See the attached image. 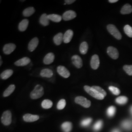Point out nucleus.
<instances>
[{
	"instance_id": "nucleus-1",
	"label": "nucleus",
	"mask_w": 132,
	"mask_h": 132,
	"mask_svg": "<svg viewBox=\"0 0 132 132\" xmlns=\"http://www.w3.org/2000/svg\"><path fill=\"white\" fill-rule=\"evenodd\" d=\"M85 91L90 95L96 99L102 100L106 96L107 93L102 88L97 86H94L90 87L86 85L84 87Z\"/></svg>"
},
{
	"instance_id": "nucleus-2",
	"label": "nucleus",
	"mask_w": 132,
	"mask_h": 132,
	"mask_svg": "<svg viewBox=\"0 0 132 132\" xmlns=\"http://www.w3.org/2000/svg\"><path fill=\"white\" fill-rule=\"evenodd\" d=\"M44 94V88L41 85H37L34 88V90L31 92L30 96L31 99H38L41 97Z\"/></svg>"
},
{
	"instance_id": "nucleus-3",
	"label": "nucleus",
	"mask_w": 132,
	"mask_h": 132,
	"mask_svg": "<svg viewBox=\"0 0 132 132\" xmlns=\"http://www.w3.org/2000/svg\"><path fill=\"white\" fill-rule=\"evenodd\" d=\"M107 28L109 33L112 35L114 38L118 40L121 39L122 35L114 25L110 24L107 26Z\"/></svg>"
},
{
	"instance_id": "nucleus-4",
	"label": "nucleus",
	"mask_w": 132,
	"mask_h": 132,
	"mask_svg": "<svg viewBox=\"0 0 132 132\" xmlns=\"http://www.w3.org/2000/svg\"><path fill=\"white\" fill-rule=\"evenodd\" d=\"M1 122L5 126H8L11 124L12 122V114L10 111H6L3 113Z\"/></svg>"
},
{
	"instance_id": "nucleus-5",
	"label": "nucleus",
	"mask_w": 132,
	"mask_h": 132,
	"mask_svg": "<svg viewBox=\"0 0 132 132\" xmlns=\"http://www.w3.org/2000/svg\"><path fill=\"white\" fill-rule=\"evenodd\" d=\"M75 102L76 103L79 104L86 108H89L91 105V102L90 100L81 96H78L76 97Z\"/></svg>"
},
{
	"instance_id": "nucleus-6",
	"label": "nucleus",
	"mask_w": 132,
	"mask_h": 132,
	"mask_svg": "<svg viewBox=\"0 0 132 132\" xmlns=\"http://www.w3.org/2000/svg\"><path fill=\"white\" fill-rule=\"evenodd\" d=\"M57 71L59 75L65 78L69 77L71 75L70 71L64 66H58L57 68Z\"/></svg>"
},
{
	"instance_id": "nucleus-7",
	"label": "nucleus",
	"mask_w": 132,
	"mask_h": 132,
	"mask_svg": "<svg viewBox=\"0 0 132 132\" xmlns=\"http://www.w3.org/2000/svg\"><path fill=\"white\" fill-rule=\"evenodd\" d=\"M76 16L77 14L75 11L70 10L67 11L65 13H64L62 16V19L64 21H68L75 19Z\"/></svg>"
},
{
	"instance_id": "nucleus-8",
	"label": "nucleus",
	"mask_w": 132,
	"mask_h": 132,
	"mask_svg": "<svg viewBox=\"0 0 132 132\" xmlns=\"http://www.w3.org/2000/svg\"><path fill=\"white\" fill-rule=\"evenodd\" d=\"M107 53L109 56L113 59H117L119 57V52L118 50L113 47H109L107 48Z\"/></svg>"
},
{
	"instance_id": "nucleus-9",
	"label": "nucleus",
	"mask_w": 132,
	"mask_h": 132,
	"mask_svg": "<svg viewBox=\"0 0 132 132\" xmlns=\"http://www.w3.org/2000/svg\"><path fill=\"white\" fill-rule=\"evenodd\" d=\"M100 65L99 57L96 55L94 54L90 60V66L93 70H97Z\"/></svg>"
},
{
	"instance_id": "nucleus-10",
	"label": "nucleus",
	"mask_w": 132,
	"mask_h": 132,
	"mask_svg": "<svg viewBox=\"0 0 132 132\" xmlns=\"http://www.w3.org/2000/svg\"><path fill=\"white\" fill-rule=\"evenodd\" d=\"M71 61L74 66L78 69H80L83 66V61L81 58L77 55H75L71 57Z\"/></svg>"
},
{
	"instance_id": "nucleus-11",
	"label": "nucleus",
	"mask_w": 132,
	"mask_h": 132,
	"mask_svg": "<svg viewBox=\"0 0 132 132\" xmlns=\"http://www.w3.org/2000/svg\"><path fill=\"white\" fill-rule=\"evenodd\" d=\"M16 47V45L12 43L5 44L3 47V52L5 54L9 55L14 51Z\"/></svg>"
},
{
	"instance_id": "nucleus-12",
	"label": "nucleus",
	"mask_w": 132,
	"mask_h": 132,
	"mask_svg": "<svg viewBox=\"0 0 132 132\" xmlns=\"http://www.w3.org/2000/svg\"><path fill=\"white\" fill-rule=\"evenodd\" d=\"M39 44V39L37 37L33 38L29 43L28 45V50L32 52H33L36 48L37 47Z\"/></svg>"
},
{
	"instance_id": "nucleus-13",
	"label": "nucleus",
	"mask_w": 132,
	"mask_h": 132,
	"mask_svg": "<svg viewBox=\"0 0 132 132\" xmlns=\"http://www.w3.org/2000/svg\"><path fill=\"white\" fill-rule=\"evenodd\" d=\"M39 117L38 115H33L29 113L26 114L23 117L24 121L28 122L36 121L39 119Z\"/></svg>"
},
{
	"instance_id": "nucleus-14",
	"label": "nucleus",
	"mask_w": 132,
	"mask_h": 132,
	"mask_svg": "<svg viewBox=\"0 0 132 132\" xmlns=\"http://www.w3.org/2000/svg\"><path fill=\"white\" fill-rule=\"evenodd\" d=\"M30 59L28 57H24L14 63V65L17 66H25L30 62Z\"/></svg>"
},
{
	"instance_id": "nucleus-15",
	"label": "nucleus",
	"mask_w": 132,
	"mask_h": 132,
	"mask_svg": "<svg viewBox=\"0 0 132 132\" xmlns=\"http://www.w3.org/2000/svg\"><path fill=\"white\" fill-rule=\"evenodd\" d=\"M55 58L54 54L52 52H50L45 56L43 62L46 65H50L54 61Z\"/></svg>"
},
{
	"instance_id": "nucleus-16",
	"label": "nucleus",
	"mask_w": 132,
	"mask_h": 132,
	"mask_svg": "<svg viewBox=\"0 0 132 132\" xmlns=\"http://www.w3.org/2000/svg\"><path fill=\"white\" fill-rule=\"evenodd\" d=\"M73 36V32L72 30L69 29L66 31V32L64 34L63 42L65 43H69L70 42Z\"/></svg>"
},
{
	"instance_id": "nucleus-17",
	"label": "nucleus",
	"mask_w": 132,
	"mask_h": 132,
	"mask_svg": "<svg viewBox=\"0 0 132 132\" xmlns=\"http://www.w3.org/2000/svg\"><path fill=\"white\" fill-rule=\"evenodd\" d=\"M121 127L126 131H131L132 130V121L131 120L125 119L121 123Z\"/></svg>"
},
{
	"instance_id": "nucleus-18",
	"label": "nucleus",
	"mask_w": 132,
	"mask_h": 132,
	"mask_svg": "<svg viewBox=\"0 0 132 132\" xmlns=\"http://www.w3.org/2000/svg\"><path fill=\"white\" fill-rule=\"evenodd\" d=\"M64 35L61 32L58 33L54 37L53 41L55 44L57 46H59L61 45L62 42L63 41Z\"/></svg>"
},
{
	"instance_id": "nucleus-19",
	"label": "nucleus",
	"mask_w": 132,
	"mask_h": 132,
	"mask_svg": "<svg viewBox=\"0 0 132 132\" xmlns=\"http://www.w3.org/2000/svg\"><path fill=\"white\" fill-rule=\"evenodd\" d=\"M29 21L28 19H24L22 20L19 24L18 28L20 31H25L28 27Z\"/></svg>"
},
{
	"instance_id": "nucleus-20",
	"label": "nucleus",
	"mask_w": 132,
	"mask_h": 132,
	"mask_svg": "<svg viewBox=\"0 0 132 132\" xmlns=\"http://www.w3.org/2000/svg\"><path fill=\"white\" fill-rule=\"evenodd\" d=\"M53 75V73L51 70L49 69H44L40 72V76L43 77L51 78Z\"/></svg>"
},
{
	"instance_id": "nucleus-21",
	"label": "nucleus",
	"mask_w": 132,
	"mask_h": 132,
	"mask_svg": "<svg viewBox=\"0 0 132 132\" xmlns=\"http://www.w3.org/2000/svg\"><path fill=\"white\" fill-rule=\"evenodd\" d=\"M40 23L43 26H47L49 24V19L48 18V15L46 13L43 14L40 18Z\"/></svg>"
},
{
	"instance_id": "nucleus-22",
	"label": "nucleus",
	"mask_w": 132,
	"mask_h": 132,
	"mask_svg": "<svg viewBox=\"0 0 132 132\" xmlns=\"http://www.w3.org/2000/svg\"><path fill=\"white\" fill-rule=\"evenodd\" d=\"M13 73V71L12 70H6L4 71L2 73H1V78L3 80H6L10 78Z\"/></svg>"
},
{
	"instance_id": "nucleus-23",
	"label": "nucleus",
	"mask_w": 132,
	"mask_h": 132,
	"mask_svg": "<svg viewBox=\"0 0 132 132\" xmlns=\"http://www.w3.org/2000/svg\"><path fill=\"white\" fill-rule=\"evenodd\" d=\"M120 12L121 14L123 15L130 14L132 12V6L129 4L124 5L121 9Z\"/></svg>"
},
{
	"instance_id": "nucleus-24",
	"label": "nucleus",
	"mask_w": 132,
	"mask_h": 132,
	"mask_svg": "<svg viewBox=\"0 0 132 132\" xmlns=\"http://www.w3.org/2000/svg\"><path fill=\"white\" fill-rule=\"evenodd\" d=\"M72 123L70 122L63 123L61 125V128L64 132H70L72 129Z\"/></svg>"
},
{
	"instance_id": "nucleus-25",
	"label": "nucleus",
	"mask_w": 132,
	"mask_h": 132,
	"mask_svg": "<svg viewBox=\"0 0 132 132\" xmlns=\"http://www.w3.org/2000/svg\"><path fill=\"white\" fill-rule=\"evenodd\" d=\"M48 18L49 20L55 23H59L61 22L62 17L60 15L58 14H52L48 15Z\"/></svg>"
},
{
	"instance_id": "nucleus-26",
	"label": "nucleus",
	"mask_w": 132,
	"mask_h": 132,
	"mask_svg": "<svg viewBox=\"0 0 132 132\" xmlns=\"http://www.w3.org/2000/svg\"><path fill=\"white\" fill-rule=\"evenodd\" d=\"M88 44L86 42H83L80 45L79 47L80 52L82 54H86L88 51Z\"/></svg>"
},
{
	"instance_id": "nucleus-27",
	"label": "nucleus",
	"mask_w": 132,
	"mask_h": 132,
	"mask_svg": "<svg viewBox=\"0 0 132 132\" xmlns=\"http://www.w3.org/2000/svg\"><path fill=\"white\" fill-rule=\"evenodd\" d=\"M35 10L33 7H29L24 10L23 14L24 17H29L35 12Z\"/></svg>"
},
{
	"instance_id": "nucleus-28",
	"label": "nucleus",
	"mask_w": 132,
	"mask_h": 132,
	"mask_svg": "<svg viewBox=\"0 0 132 132\" xmlns=\"http://www.w3.org/2000/svg\"><path fill=\"white\" fill-rule=\"evenodd\" d=\"M15 89V86L14 85H10V86L5 90L4 94H3V96L4 97H7L10 96V94H11L13 92Z\"/></svg>"
},
{
	"instance_id": "nucleus-29",
	"label": "nucleus",
	"mask_w": 132,
	"mask_h": 132,
	"mask_svg": "<svg viewBox=\"0 0 132 132\" xmlns=\"http://www.w3.org/2000/svg\"><path fill=\"white\" fill-rule=\"evenodd\" d=\"M41 105L43 108L47 109L52 107L53 103L51 100L49 99H45L43 101Z\"/></svg>"
},
{
	"instance_id": "nucleus-30",
	"label": "nucleus",
	"mask_w": 132,
	"mask_h": 132,
	"mask_svg": "<svg viewBox=\"0 0 132 132\" xmlns=\"http://www.w3.org/2000/svg\"><path fill=\"white\" fill-rule=\"evenodd\" d=\"M116 102L119 105H124L128 102V98L125 96H119L116 99Z\"/></svg>"
},
{
	"instance_id": "nucleus-31",
	"label": "nucleus",
	"mask_w": 132,
	"mask_h": 132,
	"mask_svg": "<svg viewBox=\"0 0 132 132\" xmlns=\"http://www.w3.org/2000/svg\"><path fill=\"white\" fill-rule=\"evenodd\" d=\"M124 31L125 34L130 38H132V28L129 25L127 24L124 27Z\"/></svg>"
},
{
	"instance_id": "nucleus-32",
	"label": "nucleus",
	"mask_w": 132,
	"mask_h": 132,
	"mask_svg": "<svg viewBox=\"0 0 132 132\" xmlns=\"http://www.w3.org/2000/svg\"><path fill=\"white\" fill-rule=\"evenodd\" d=\"M116 112V108L114 106H110L107 111V114L109 117L112 118L114 116Z\"/></svg>"
},
{
	"instance_id": "nucleus-33",
	"label": "nucleus",
	"mask_w": 132,
	"mask_h": 132,
	"mask_svg": "<svg viewBox=\"0 0 132 132\" xmlns=\"http://www.w3.org/2000/svg\"><path fill=\"white\" fill-rule=\"evenodd\" d=\"M103 126V121L101 120H98L94 125L93 129L95 131H98L101 129Z\"/></svg>"
},
{
	"instance_id": "nucleus-34",
	"label": "nucleus",
	"mask_w": 132,
	"mask_h": 132,
	"mask_svg": "<svg viewBox=\"0 0 132 132\" xmlns=\"http://www.w3.org/2000/svg\"><path fill=\"white\" fill-rule=\"evenodd\" d=\"M92 120L91 118H85L81 122V125L82 127H88L92 122Z\"/></svg>"
},
{
	"instance_id": "nucleus-35",
	"label": "nucleus",
	"mask_w": 132,
	"mask_h": 132,
	"mask_svg": "<svg viewBox=\"0 0 132 132\" xmlns=\"http://www.w3.org/2000/svg\"><path fill=\"white\" fill-rule=\"evenodd\" d=\"M66 102L65 99H62L60 100L57 105V108L58 110H62L66 106Z\"/></svg>"
},
{
	"instance_id": "nucleus-36",
	"label": "nucleus",
	"mask_w": 132,
	"mask_h": 132,
	"mask_svg": "<svg viewBox=\"0 0 132 132\" xmlns=\"http://www.w3.org/2000/svg\"><path fill=\"white\" fill-rule=\"evenodd\" d=\"M109 89L113 94L116 95H118L120 93V90H119L118 88L113 86H110L109 87Z\"/></svg>"
},
{
	"instance_id": "nucleus-37",
	"label": "nucleus",
	"mask_w": 132,
	"mask_h": 132,
	"mask_svg": "<svg viewBox=\"0 0 132 132\" xmlns=\"http://www.w3.org/2000/svg\"><path fill=\"white\" fill-rule=\"evenodd\" d=\"M123 70L129 76H132V65H125L123 67Z\"/></svg>"
},
{
	"instance_id": "nucleus-38",
	"label": "nucleus",
	"mask_w": 132,
	"mask_h": 132,
	"mask_svg": "<svg viewBox=\"0 0 132 132\" xmlns=\"http://www.w3.org/2000/svg\"><path fill=\"white\" fill-rule=\"evenodd\" d=\"M75 2H76V0H65V3L66 4H68V5L72 4V3H73Z\"/></svg>"
},
{
	"instance_id": "nucleus-39",
	"label": "nucleus",
	"mask_w": 132,
	"mask_h": 132,
	"mask_svg": "<svg viewBox=\"0 0 132 132\" xmlns=\"http://www.w3.org/2000/svg\"><path fill=\"white\" fill-rule=\"evenodd\" d=\"M118 2V0H109V2L110 3H114Z\"/></svg>"
},
{
	"instance_id": "nucleus-40",
	"label": "nucleus",
	"mask_w": 132,
	"mask_h": 132,
	"mask_svg": "<svg viewBox=\"0 0 132 132\" xmlns=\"http://www.w3.org/2000/svg\"><path fill=\"white\" fill-rule=\"evenodd\" d=\"M111 132H120V131L118 129H113Z\"/></svg>"
},
{
	"instance_id": "nucleus-41",
	"label": "nucleus",
	"mask_w": 132,
	"mask_h": 132,
	"mask_svg": "<svg viewBox=\"0 0 132 132\" xmlns=\"http://www.w3.org/2000/svg\"><path fill=\"white\" fill-rule=\"evenodd\" d=\"M0 59H1V63H0V66H1L2 64V63H3V62H2V57H1V56H0Z\"/></svg>"
},
{
	"instance_id": "nucleus-42",
	"label": "nucleus",
	"mask_w": 132,
	"mask_h": 132,
	"mask_svg": "<svg viewBox=\"0 0 132 132\" xmlns=\"http://www.w3.org/2000/svg\"><path fill=\"white\" fill-rule=\"evenodd\" d=\"M130 112H131V113L132 114V106L131 107V109H130Z\"/></svg>"
}]
</instances>
